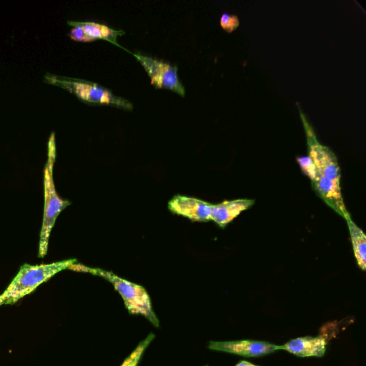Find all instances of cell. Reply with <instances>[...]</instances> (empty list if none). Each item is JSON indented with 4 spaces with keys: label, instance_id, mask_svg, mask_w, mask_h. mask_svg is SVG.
Listing matches in <instances>:
<instances>
[{
    "label": "cell",
    "instance_id": "obj_1",
    "mask_svg": "<svg viewBox=\"0 0 366 366\" xmlns=\"http://www.w3.org/2000/svg\"><path fill=\"white\" fill-rule=\"evenodd\" d=\"M69 269L89 272L109 281L121 295L127 311L131 315H142L155 327L159 326V320L153 310L150 297L146 289L142 285L129 282L112 272L100 268L89 267L75 263Z\"/></svg>",
    "mask_w": 366,
    "mask_h": 366
},
{
    "label": "cell",
    "instance_id": "obj_2",
    "mask_svg": "<svg viewBox=\"0 0 366 366\" xmlns=\"http://www.w3.org/2000/svg\"><path fill=\"white\" fill-rule=\"evenodd\" d=\"M75 263L76 259H69L51 264H23L8 287L0 295V305L15 303L55 274L69 269Z\"/></svg>",
    "mask_w": 366,
    "mask_h": 366
},
{
    "label": "cell",
    "instance_id": "obj_3",
    "mask_svg": "<svg viewBox=\"0 0 366 366\" xmlns=\"http://www.w3.org/2000/svg\"><path fill=\"white\" fill-rule=\"evenodd\" d=\"M55 154V144L52 134L49 142L48 160L44 169V209L39 238V257H44L46 254L49 235L55 221L60 212L71 204L69 201L61 199L54 187L53 166Z\"/></svg>",
    "mask_w": 366,
    "mask_h": 366
},
{
    "label": "cell",
    "instance_id": "obj_4",
    "mask_svg": "<svg viewBox=\"0 0 366 366\" xmlns=\"http://www.w3.org/2000/svg\"><path fill=\"white\" fill-rule=\"evenodd\" d=\"M45 79L48 83L68 90L86 102L132 109L129 102L114 95L109 90L97 84L49 74L45 76Z\"/></svg>",
    "mask_w": 366,
    "mask_h": 366
},
{
    "label": "cell",
    "instance_id": "obj_5",
    "mask_svg": "<svg viewBox=\"0 0 366 366\" xmlns=\"http://www.w3.org/2000/svg\"><path fill=\"white\" fill-rule=\"evenodd\" d=\"M300 117L305 130L309 157L313 161L317 175L327 177L336 183L340 182V169L333 152L327 146L320 144L305 116L299 109Z\"/></svg>",
    "mask_w": 366,
    "mask_h": 366
},
{
    "label": "cell",
    "instance_id": "obj_6",
    "mask_svg": "<svg viewBox=\"0 0 366 366\" xmlns=\"http://www.w3.org/2000/svg\"><path fill=\"white\" fill-rule=\"evenodd\" d=\"M151 79V83L157 88L170 89L184 97L185 90L177 76V67L169 63L152 57L134 54Z\"/></svg>",
    "mask_w": 366,
    "mask_h": 366
},
{
    "label": "cell",
    "instance_id": "obj_7",
    "mask_svg": "<svg viewBox=\"0 0 366 366\" xmlns=\"http://www.w3.org/2000/svg\"><path fill=\"white\" fill-rule=\"evenodd\" d=\"M208 347L210 350L229 352L244 357H259L281 350L277 345L264 341L251 340L217 342L211 341Z\"/></svg>",
    "mask_w": 366,
    "mask_h": 366
},
{
    "label": "cell",
    "instance_id": "obj_8",
    "mask_svg": "<svg viewBox=\"0 0 366 366\" xmlns=\"http://www.w3.org/2000/svg\"><path fill=\"white\" fill-rule=\"evenodd\" d=\"M169 211L194 222L211 220L212 204L183 195L174 196L169 202Z\"/></svg>",
    "mask_w": 366,
    "mask_h": 366
},
{
    "label": "cell",
    "instance_id": "obj_9",
    "mask_svg": "<svg viewBox=\"0 0 366 366\" xmlns=\"http://www.w3.org/2000/svg\"><path fill=\"white\" fill-rule=\"evenodd\" d=\"M312 183L319 196L332 209L345 219L350 215L344 204L340 184L320 175Z\"/></svg>",
    "mask_w": 366,
    "mask_h": 366
},
{
    "label": "cell",
    "instance_id": "obj_10",
    "mask_svg": "<svg viewBox=\"0 0 366 366\" xmlns=\"http://www.w3.org/2000/svg\"><path fill=\"white\" fill-rule=\"evenodd\" d=\"M326 337L322 335L317 337H300L292 339L283 345L285 350L299 357H322L327 348Z\"/></svg>",
    "mask_w": 366,
    "mask_h": 366
},
{
    "label": "cell",
    "instance_id": "obj_11",
    "mask_svg": "<svg viewBox=\"0 0 366 366\" xmlns=\"http://www.w3.org/2000/svg\"><path fill=\"white\" fill-rule=\"evenodd\" d=\"M253 204L252 199H237L212 204L211 220L224 227Z\"/></svg>",
    "mask_w": 366,
    "mask_h": 366
},
{
    "label": "cell",
    "instance_id": "obj_12",
    "mask_svg": "<svg viewBox=\"0 0 366 366\" xmlns=\"http://www.w3.org/2000/svg\"><path fill=\"white\" fill-rule=\"evenodd\" d=\"M350 231L354 256L359 267L366 269V237L362 230L352 220L350 215L345 218Z\"/></svg>",
    "mask_w": 366,
    "mask_h": 366
},
{
    "label": "cell",
    "instance_id": "obj_13",
    "mask_svg": "<svg viewBox=\"0 0 366 366\" xmlns=\"http://www.w3.org/2000/svg\"><path fill=\"white\" fill-rule=\"evenodd\" d=\"M68 24L70 25L75 24L81 26L87 34L96 39H107L114 44H117V36L124 34V31H122L114 30L107 26L92 21H69Z\"/></svg>",
    "mask_w": 366,
    "mask_h": 366
},
{
    "label": "cell",
    "instance_id": "obj_14",
    "mask_svg": "<svg viewBox=\"0 0 366 366\" xmlns=\"http://www.w3.org/2000/svg\"><path fill=\"white\" fill-rule=\"evenodd\" d=\"M154 338V335L153 333L149 334L144 340L138 344L132 352L124 360L120 366H137L143 353Z\"/></svg>",
    "mask_w": 366,
    "mask_h": 366
},
{
    "label": "cell",
    "instance_id": "obj_15",
    "mask_svg": "<svg viewBox=\"0 0 366 366\" xmlns=\"http://www.w3.org/2000/svg\"><path fill=\"white\" fill-rule=\"evenodd\" d=\"M297 162L303 173L313 182L317 176V171L312 159L309 156L299 157Z\"/></svg>",
    "mask_w": 366,
    "mask_h": 366
},
{
    "label": "cell",
    "instance_id": "obj_16",
    "mask_svg": "<svg viewBox=\"0 0 366 366\" xmlns=\"http://www.w3.org/2000/svg\"><path fill=\"white\" fill-rule=\"evenodd\" d=\"M239 21L237 16L224 13L220 18V25L223 29L228 32L235 30L239 26Z\"/></svg>",
    "mask_w": 366,
    "mask_h": 366
},
{
    "label": "cell",
    "instance_id": "obj_17",
    "mask_svg": "<svg viewBox=\"0 0 366 366\" xmlns=\"http://www.w3.org/2000/svg\"><path fill=\"white\" fill-rule=\"evenodd\" d=\"M71 25L74 26L69 34V36L71 39L84 42H89L97 40L96 39L87 34L81 26L75 24Z\"/></svg>",
    "mask_w": 366,
    "mask_h": 366
},
{
    "label": "cell",
    "instance_id": "obj_18",
    "mask_svg": "<svg viewBox=\"0 0 366 366\" xmlns=\"http://www.w3.org/2000/svg\"><path fill=\"white\" fill-rule=\"evenodd\" d=\"M235 366H259V365L252 364L247 361L242 360V361L238 362Z\"/></svg>",
    "mask_w": 366,
    "mask_h": 366
},
{
    "label": "cell",
    "instance_id": "obj_19",
    "mask_svg": "<svg viewBox=\"0 0 366 366\" xmlns=\"http://www.w3.org/2000/svg\"><path fill=\"white\" fill-rule=\"evenodd\" d=\"M204 366H208V365H204Z\"/></svg>",
    "mask_w": 366,
    "mask_h": 366
}]
</instances>
